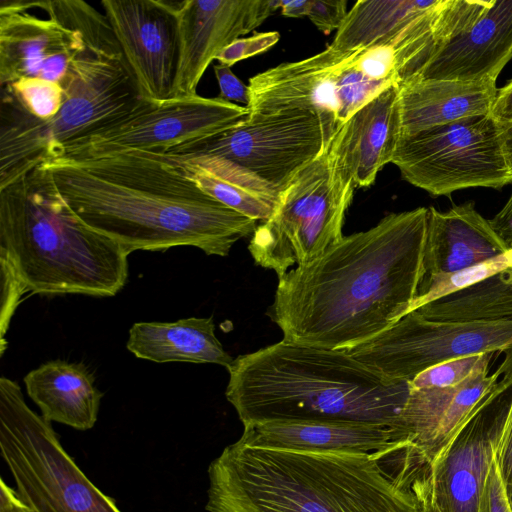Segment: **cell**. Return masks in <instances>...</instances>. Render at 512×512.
<instances>
[{
  "label": "cell",
  "mask_w": 512,
  "mask_h": 512,
  "mask_svg": "<svg viewBox=\"0 0 512 512\" xmlns=\"http://www.w3.org/2000/svg\"><path fill=\"white\" fill-rule=\"evenodd\" d=\"M510 249L473 202L453 205L447 211L428 208L423 277L466 269Z\"/></svg>",
  "instance_id": "44dd1931"
},
{
  "label": "cell",
  "mask_w": 512,
  "mask_h": 512,
  "mask_svg": "<svg viewBox=\"0 0 512 512\" xmlns=\"http://www.w3.org/2000/svg\"><path fill=\"white\" fill-rule=\"evenodd\" d=\"M94 375L82 363L51 360L24 377L28 396L49 422L74 429H91L98 418L101 392Z\"/></svg>",
  "instance_id": "603a6c76"
},
{
  "label": "cell",
  "mask_w": 512,
  "mask_h": 512,
  "mask_svg": "<svg viewBox=\"0 0 512 512\" xmlns=\"http://www.w3.org/2000/svg\"><path fill=\"white\" fill-rule=\"evenodd\" d=\"M355 188L329 143L281 191L272 216L256 227L248 245L255 264L280 278L319 257L343 237Z\"/></svg>",
  "instance_id": "9c48e42d"
},
{
  "label": "cell",
  "mask_w": 512,
  "mask_h": 512,
  "mask_svg": "<svg viewBox=\"0 0 512 512\" xmlns=\"http://www.w3.org/2000/svg\"><path fill=\"white\" fill-rule=\"evenodd\" d=\"M75 215L92 230L136 250L192 246L227 256L256 221L211 197L153 151L39 164Z\"/></svg>",
  "instance_id": "7a4b0ae2"
},
{
  "label": "cell",
  "mask_w": 512,
  "mask_h": 512,
  "mask_svg": "<svg viewBox=\"0 0 512 512\" xmlns=\"http://www.w3.org/2000/svg\"><path fill=\"white\" fill-rule=\"evenodd\" d=\"M490 115L499 124L512 122V79L497 91Z\"/></svg>",
  "instance_id": "d590c367"
},
{
  "label": "cell",
  "mask_w": 512,
  "mask_h": 512,
  "mask_svg": "<svg viewBox=\"0 0 512 512\" xmlns=\"http://www.w3.org/2000/svg\"><path fill=\"white\" fill-rule=\"evenodd\" d=\"M280 39L277 31L255 33L251 37L238 38L224 48L216 60L231 67L235 63L269 50Z\"/></svg>",
  "instance_id": "4dcf8cb0"
},
{
  "label": "cell",
  "mask_w": 512,
  "mask_h": 512,
  "mask_svg": "<svg viewBox=\"0 0 512 512\" xmlns=\"http://www.w3.org/2000/svg\"><path fill=\"white\" fill-rule=\"evenodd\" d=\"M391 163L403 179L433 196L512 183L501 126L490 114L401 136Z\"/></svg>",
  "instance_id": "8fae6325"
},
{
  "label": "cell",
  "mask_w": 512,
  "mask_h": 512,
  "mask_svg": "<svg viewBox=\"0 0 512 512\" xmlns=\"http://www.w3.org/2000/svg\"><path fill=\"white\" fill-rule=\"evenodd\" d=\"M64 101L51 119L28 113L1 90L0 189L61 146L125 118L146 105L118 44L89 49L61 85Z\"/></svg>",
  "instance_id": "52a82bcc"
},
{
  "label": "cell",
  "mask_w": 512,
  "mask_h": 512,
  "mask_svg": "<svg viewBox=\"0 0 512 512\" xmlns=\"http://www.w3.org/2000/svg\"><path fill=\"white\" fill-rule=\"evenodd\" d=\"M262 448L304 452L386 453L409 440L396 428L359 421H276L245 426L239 438Z\"/></svg>",
  "instance_id": "d6986e66"
},
{
  "label": "cell",
  "mask_w": 512,
  "mask_h": 512,
  "mask_svg": "<svg viewBox=\"0 0 512 512\" xmlns=\"http://www.w3.org/2000/svg\"><path fill=\"white\" fill-rule=\"evenodd\" d=\"M399 87H390L354 113L330 142L355 187L371 186L392 162L401 138Z\"/></svg>",
  "instance_id": "ffe728a7"
},
{
  "label": "cell",
  "mask_w": 512,
  "mask_h": 512,
  "mask_svg": "<svg viewBox=\"0 0 512 512\" xmlns=\"http://www.w3.org/2000/svg\"><path fill=\"white\" fill-rule=\"evenodd\" d=\"M330 142L318 114L289 110L250 113L247 119L223 132L162 153L223 157L281 192Z\"/></svg>",
  "instance_id": "5bb4252c"
},
{
  "label": "cell",
  "mask_w": 512,
  "mask_h": 512,
  "mask_svg": "<svg viewBox=\"0 0 512 512\" xmlns=\"http://www.w3.org/2000/svg\"><path fill=\"white\" fill-rule=\"evenodd\" d=\"M213 69L220 89L218 97L228 102H239L247 106L249 103L248 85L242 83L226 65L216 64Z\"/></svg>",
  "instance_id": "e575fe53"
},
{
  "label": "cell",
  "mask_w": 512,
  "mask_h": 512,
  "mask_svg": "<svg viewBox=\"0 0 512 512\" xmlns=\"http://www.w3.org/2000/svg\"><path fill=\"white\" fill-rule=\"evenodd\" d=\"M126 347L137 358L156 363H210L228 369L234 361L216 337L212 317L136 322L129 330Z\"/></svg>",
  "instance_id": "d4e9b609"
},
{
  "label": "cell",
  "mask_w": 512,
  "mask_h": 512,
  "mask_svg": "<svg viewBox=\"0 0 512 512\" xmlns=\"http://www.w3.org/2000/svg\"><path fill=\"white\" fill-rule=\"evenodd\" d=\"M280 9V0H182L178 9L179 61L173 98L197 95L220 52Z\"/></svg>",
  "instance_id": "2e32d148"
},
{
  "label": "cell",
  "mask_w": 512,
  "mask_h": 512,
  "mask_svg": "<svg viewBox=\"0 0 512 512\" xmlns=\"http://www.w3.org/2000/svg\"><path fill=\"white\" fill-rule=\"evenodd\" d=\"M1 88L28 113L41 120L53 118L64 101V89L59 83L40 78H21Z\"/></svg>",
  "instance_id": "f546056e"
},
{
  "label": "cell",
  "mask_w": 512,
  "mask_h": 512,
  "mask_svg": "<svg viewBox=\"0 0 512 512\" xmlns=\"http://www.w3.org/2000/svg\"><path fill=\"white\" fill-rule=\"evenodd\" d=\"M157 153L205 193L255 221L268 220L279 203L281 192L223 157L203 153Z\"/></svg>",
  "instance_id": "cb8c5ba5"
},
{
  "label": "cell",
  "mask_w": 512,
  "mask_h": 512,
  "mask_svg": "<svg viewBox=\"0 0 512 512\" xmlns=\"http://www.w3.org/2000/svg\"><path fill=\"white\" fill-rule=\"evenodd\" d=\"M346 0H311L307 17L323 33L338 30L347 15Z\"/></svg>",
  "instance_id": "d6a6232c"
},
{
  "label": "cell",
  "mask_w": 512,
  "mask_h": 512,
  "mask_svg": "<svg viewBox=\"0 0 512 512\" xmlns=\"http://www.w3.org/2000/svg\"><path fill=\"white\" fill-rule=\"evenodd\" d=\"M495 353H482L454 358L432 366L416 375L411 389L447 388L465 383L471 378L488 373Z\"/></svg>",
  "instance_id": "f1b7e54d"
},
{
  "label": "cell",
  "mask_w": 512,
  "mask_h": 512,
  "mask_svg": "<svg viewBox=\"0 0 512 512\" xmlns=\"http://www.w3.org/2000/svg\"><path fill=\"white\" fill-rule=\"evenodd\" d=\"M40 5L47 18L31 13L28 1H1V87L25 77L62 85L89 49L118 44L106 16L87 2L45 0Z\"/></svg>",
  "instance_id": "30bf717a"
},
{
  "label": "cell",
  "mask_w": 512,
  "mask_h": 512,
  "mask_svg": "<svg viewBox=\"0 0 512 512\" xmlns=\"http://www.w3.org/2000/svg\"><path fill=\"white\" fill-rule=\"evenodd\" d=\"M512 58V0H491L486 10L453 36L415 78L497 79Z\"/></svg>",
  "instance_id": "ac0fdd59"
},
{
  "label": "cell",
  "mask_w": 512,
  "mask_h": 512,
  "mask_svg": "<svg viewBox=\"0 0 512 512\" xmlns=\"http://www.w3.org/2000/svg\"><path fill=\"white\" fill-rule=\"evenodd\" d=\"M503 395L469 420L430 462V495L440 512H478L509 403Z\"/></svg>",
  "instance_id": "e0dca14e"
},
{
  "label": "cell",
  "mask_w": 512,
  "mask_h": 512,
  "mask_svg": "<svg viewBox=\"0 0 512 512\" xmlns=\"http://www.w3.org/2000/svg\"><path fill=\"white\" fill-rule=\"evenodd\" d=\"M500 477L512 506V390L495 452Z\"/></svg>",
  "instance_id": "1f68e13d"
},
{
  "label": "cell",
  "mask_w": 512,
  "mask_h": 512,
  "mask_svg": "<svg viewBox=\"0 0 512 512\" xmlns=\"http://www.w3.org/2000/svg\"><path fill=\"white\" fill-rule=\"evenodd\" d=\"M417 21L354 50L328 46L294 62L281 63L249 79L250 113L309 110L318 114L331 141L360 108L420 70Z\"/></svg>",
  "instance_id": "8992f818"
},
{
  "label": "cell",
  "mask_w": 512,
  "mask_h": 512,
  "mask_svg": "<svg viewBox=\"0 0 512 512\" xmlns=\"http://www.w3.org/2000/svg\"><path fill=\"white\" fill-rule=\"evenodd\" d=\"M33 512H35V511L33 510Z\"/></svg>",
  "instance_id": "b9f144b4"
},
{
  "label": "cell",
  "mask_w": 512,
  "mask_h": 512,
  "mask_svg": "<svg viewBox=\"0 0 512 512\" xmlns=\"http://www.w3.org/2000/svg\"><path fill=\"white\" fill-rule=\"evenodd\" d=\"M490 221L495 230L512 248V193L503 208Z\"/></svg>",
  "instance_id": "74e56055"
},
{
  "label": "cell",
  "mask_w": 512,
  "mask_h": 512,
  "mask_svg": "<svg viewBox=\"0 0 512 512\" xmlns=\"http://www.w3.org/2000/svg\"><path fill=\"white\" fill-rule=\"evenodd\" d=\"M428 208L391 213L279 278L271 319L285 342L347 350L411 311L424 267Z\"/></svg>",
  "instance_id": "6da1fadb"
},
{
  "label": "cell",
  "mask_w": 512,
  "mask_h": 512,
  "mask_svg": "<svg viewBox=\"0 0 512 512\" xmlns=\"http://www.w3.org/2000/svg\"><path fill=\"white\" fill-rule=\"evenodd\" d=\"M310 4L311 0H280V9L282 15L298 18L308 15Z\"/></svg>",
  "instance_id": "f35d334b"
},
{
  "label": "cell",
  "mask_w": 512,
  "mask_h": 512,
  "mask_svg": "<svg viewBox=\"0 0 512 512\" xmlns=\"http://www.w3.org/2000/svg\"><path fill=\"white\" fill-rule=\"evenodd\" d=\"M249 115L246 106L198 94L148 102L135 113L61 146L47 159L86 160L133 150L165 152L223 132Z\"/></svg>",
  "instance_id": "4fadbf2b"
},
{
  "label": "cell",
  "mask_w": 512,
  "mask_h": 512,
  "mask_svg": "<svg viewBox=\"0 0 512 512\" xmlns=\"http://www.w3.org/2000/svg\"><path fill=\"white\" fill-rule=\"evenodd\" d=\"M422 504H423V512H440L439 509L436 507V505L434 504V502L431 499L429 476H428L426 485L423 490Z\"/></svg>",
  "instance_id": "60d3db41"
},
{
  "label": "cell",
  "mask_w": 512,
  "mask_h": 512,
  "mask_svg": "<svg viewBox=\"0 0 512 512\" xmlns=\"http://www.w3.org/2000/svg\"><path fill=\"white\" fill-rule=\"evenodd\" d=\"M496 80L405 82L399 87L401 136L490 114L498 91Z\"/></svg>",
  "instance_id": "7402d4cb"
},
{
  "label": "cell",
  "mask_w": 512,
  "mask_h": 512,
  "mask_svg": "<svg viewBox=\"0 0 512 512\" xmlns=\"http://www.w3.org/2000/svg\"><path fill=\"white\" fill-rule=\"evenodd\" d=\"M128 256L75 217L40 165L0 189L1 341L25 293L114 296Z\"/></svg>",
  "instance_id": "277c9868"
},
{
  "label": "cell",
  "mask_w": 512,
  "mask_h": 512,
  "mask_svg": "<svg viewBox=\"0 0 512 512\" xmlns=\"http://www.w3.org/2000/svg\"><path fill=\"white\" fill-rule=\"evenodd\" d=\"M504 153L512 173V122L500 124Z\"/></svg>",
  "instance_id": "ab89813d"
},
{
  "label": "cell",
  "mask_w": 512,
  "mask_h": 512,
  "mask_svg": "<svg viewBox=\"0 0 512 512\" xmlns=\"http://www.w3.org/2000/svg\"><path fill=\"white\" fill-rule=\"evenodd\" d=\"M100 4L141 96L154 103L172 99L179 61L180 1L102 0Z\"/></svg>",
  "instance_id": "9a60e30c"
},
{
  "label": "cell",
  "mask_w": 512,
  "mask_h": 512,
  "mask_svg": "<svg viewBox=\"0 0 512 512\" xmlns=\"http://www.w3.org/2000/svg\"><path fill=\"white\" fill-rule=\"evenodd\" d=\"M227 370L225 396L244 427L359 421L396 428L406 437L402 416L409 382L389 379L345 350L281 340L238 356Z\"/></svg>",
  "instance_id": "5b68a950"
},
{
  "label": "cell",
  "mask_w": 512,
  "mask_h": 512,
  "mask_svg": "<svg viewBox=\"0 0 512 512\" xmlns=\"http://www.w3.org/2000/svg\"><path fill=\"white\" fill-rule=\"evenodd\" d=\"M0 512H33L17 490L7 485L3 478L0 479Z\"/></svg>",
  "instance_id": "8d00e7d4"
},
{
  "label": "cell",
  "mask_w": 512,
  "mask_h": 512,
  "mask_svg": "<svg viewBox=\"0 0 512 512\" xmlns=\"http://www.w3.org/2000/svg\"><path fill=\"white\" fill-rule=\"evenodd\" d=\"M512 266V248L505 254L452 273L423 277L411 311L454 294ZM410 311V312H411Z\"/></svg>",
  "instance_id": "83f0119b"
},
{
  "label": "cell",
  "mask_w": 512,
  "mask_h": 512,
  "mask_svg": "<svg viewBox=\"0 0 512 512\" xmlns=\"http://www.w3.org/2000/svg\"><path fill=\"white\" fill-rule=\"evenodd\" d=\"M416 311L442 322L512 320V266Z\"/></svg>",
  "instance_id": "4316f807"
},
{
  "label": "cell",
  "mask_w": 512,
  "mask_h": 512,
  "mask_svg": "<svg viewBox=\"0 0 512 512\" xmlns=\"http://www.w3.org/2000/svg\"><path fill=\"white\" fill-rule=\"evenodd\" d=\"M430 462L386 453L304 452L237 440L208 467V512H423Z\"/></svg>",
  "instance_id": "3957f363"
},
{
  "label": "cell",
  "mask_w": 512,
  "mask_h": 512,
  "mask_svg": "<svg viewBox=\"0 0 512 512\" xmlns=\"http://www.w3.org/2000/svg\"><path fill=\"white\" fill-rule=\"evenodd\" d=\"M0 455L35 512H121L65 451L47 421L28 407L19 384L0 378Z\"/></svg>",
  "instance_id": "ba28073f"
},
{
  "label": "cell",
  "mask_w": 512,
  "mask_h": 512,
  "mask_svg": "<svg viewBox=\"0 0 512 512\" xmlns=\"http://www.w3.org/2000/svg\"><path fill=\"white\" fill-rule=\"evenodd\" d=\"M377 373L411 381L424 370L445 361L503 353L500 364L512 373V320L442 322L411 311L373 339L345 350Z\"/></svg>",
  "instance_id": "7c38bea8"
},
{
  "label": "cell",
  "mask_w": 512,
  "mask_h": 512,
  "mask_svg": "<svg viewBox=\"0 0 512 512\" xmlns=\"http://www.w3.org/2000/svg\"><path fill=\"white\" fill-rule=\"evenodd\" d=\"M478 512H512L495 459L486 479Z\"/></svg>",
  "instance_id": "836d02e7"
},
{
  "label": "cell",
  "mask_w": 512,
  "mask_h": 512,
  "mask_svg": "<svg viewBox=\"0 0 512 512\" xmlns=\"http://www.w3.org/2000/svg\"><path fill=\"white\" fill-rule=\"evenodd\" d=\"M439 0H361L348 11L330 46L354 50L369 46L415 21Z\"/></svg>",
  "instance_id": "484cf974"
}]
</instances>
